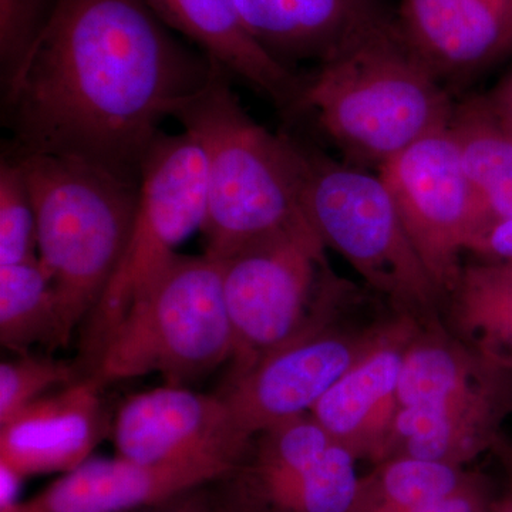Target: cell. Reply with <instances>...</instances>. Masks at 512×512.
<instances>
[{
  "label": "cell",
  "mask_w": 512,
  "mask_h": 512,
  "mask_svg": "<svg viewBox=\"0 0 512 512\" xmlns=\"http://www.w3.org/2000/svg\"><path fill=\"white\" fill-rule=\"evenodd\" d=\"M56 0H0V79H12L45 29Z\"/></svg>",
  "instance_id": "obj_26"
},
{
  "label": "cell",
  "mask_w": 512,
  "mask_h": 512,
  "mask_svg": "<svg viewBox=\"0 0 512 512\" xmlns=\"http://www.w3.org/2000/svg\"><path fill=\"white\" fill-rule=\"evenodd\" d=\"M225 70L177 114L207 156L205 254L221 261L302 217L305 146L256 123Z\"/></svg>",
  "instance_id": "obj_3"
},
{
  "label": "cell",
  "mask_w": 512,
  "mask_h": 512,
  "mask_svg": "<svg viewBox=\"0 0 512 512\" xmlns=\"http://www.w3.org/2000/svg\"><path fill=\"white\" fill-rule=\"evenodd\" d=\"M491 512H512V484L508 483L507 490L495 498Z\"/></svg>",
  "instance_id": "obj_32"
},
{
  "label": "cell",
  "mask_w": 512,
  "mask_h": 512,
  "mask_svg": "<svg viewBox=\"0 0 512 512\" xmlns=\"http://www.w3.org/2000/svg\"><path fill=\"white\" fill-rule=\"evenodd\" d=\"M448 130L476 201V234L471 247L488 228L512 218V136L483 97L454 107Z\"/></svg>",
  "instance_id": "obj_21"
},
{
  "label": "cell",
  "mask_w": 512,
  "mask_h": 512,
  "mask_svg": "<svg viewBox=\"0 0 512 512\" xmlns=\"http://www.w3.org/2000/svg\"><path fill=\"white\" fill-rule=\"evenodd\" d=\"M488 109L512 136V73L497 89L483 97Z\"/></svg>",
  "instance_id": "obj_30"
},
{
  "label": "cell",
  "mask_w": 512,
  "mask_h": 512,
  "mask_svg": "<svg viewBox=\"0 0 512 512\" xmlns=\"http://www.w3.org/2000/svg\"><path fill=\"white\" fill-rule=\"evenodd\" d=\"M37 258L35 208L18 158L0 160V265Z\"/></svg>",
  "instance_id": "obj_24"
},
{
  "label": "cell",
  "mask_w": 512,
  "mask_h": 512,
  "mask_svg": "<svg viewBox=\"0 0 512 512\" xmlns=\"http://www.w3.org/2000/svg\"><path fill=\"white\" fill-rule=\"evenodd\" d=\"M220 70L181 43L146 0H56L2 86L6 151L74 158L141 181L163 121Z\"/></svg>",
  "instance_id": "obj_1"
},
{
  "label": "cell",
  "mask_w": 512,
  "mask_h": 512,
  "mask_svg": "<svg viewBox=\"0 0 512 512\" xmlns=\"http://www.w3.org/2000/svg\"><path fill=\"white\" fill-rule=\"evenodd\" d=\"M8 154L18 158L28 181L37 259L55 289L67 346L119 268L136 220L141 181L74 158Z\"/></svg>",
  "instance_id": "obj_4"
},
{
  "label": "cell",
  "mask_w": 512,
  "mask_h": 512,
  "mask_svg": "<svg viewBox=\"0 0 512 512\" xmlns=\"http://www.w3.org/2000/svg\"><path fill=\"white\" fill-rule=\"evenodd\" d=\"M117 456L140 464L220 460L237 467L249 446L224 399L165 384L128 397L111 423Z\"/></svg>",
  "instance_id": "obj_13"
},
{
  "label": "cell",
  "mask_w": 512,
  "mask_h": 512,
  "mask_svg": "<svg viewBox=\"0 0 512 512\" xmlns=\"http://www.w3.org/2000/svg\"><path fill=\"white\" fill-rule=\"evenodd\" d=\"M441 320L477 355L512 370V265H463L457 284L444 299Z\"/></svg>",
  "instance_id": "obj_20"
},
{
  "label": "cell",
  "mask_w": 512,
  "mask_h": 512,
  "mask_svg": "<svg viewBox=\"0 0 512 512\" xmlns=\"http://www.w3.org/2000/svg\"><path fill=\"white\" fill-rule=\"evenodd\" d=\"M356 463L305 413L256 434L215 491L227 512H348Z\"/></svg>",
  "instance_id": "obj_11"
},
{
  "label": "cell",
  "mask_w": 512,
  "mask_h": 512,
  "mask_svg": "<svg viewBox=\"0 0 512 512\" xmlns=\"http://www.w3.org/2000/svg\"><path fill=\"white\" fill-rule=\"evenodd\" d=\"M173 32L187 37L231 79L248 84L291 117L305 76L276 62L256 45L239 18L235 0H146Z\"/></svg>",
  "instance_id": "obj_18"
},
{
  "label": "cell",
  "mask_w": 512,
  "mask_h": 512,
  "mask_svg": "<svg viewBox=\"0 0 512 512\" xmlns=\"http://www.w3.org/2000/svg\"><path fill=\"white\" fill-rule=\"evenodd\" d=\"M494 454H497L498 458L503 461L505 470L508 473V483L512 484V443L507 437L500 441L497 447H495Z\"/></svg>",
  "instance_id": "obj_31"
},
{
  "label": "cell",
  "mask_w": 512,
  "mask_h": 512,
  "mask_svg": "<svg viewBox=\"0 0 512 512\" xmlns=\"http://www.w3.org/2000/svg\"><path fill=\"white\" fill-rule=\"evenodd\" d=\"M454 107L402 33L379 20L305 76L292 117L315 120L350 163L380 168L448 127Z\"/></svg>",
  "instance_id": "obj_2"
},
{
  "label": "cell",
  "mask_w": 512,
  "mask_h": 512,
  "mask_svg": "<svg viewBox=\"0 0 512 512\" xmlns=\"http://www.w3.org/2000/svg\"><path fill=\"white\" fill-rule=\"evenodd\" d=\"M414 248L444 299L476 234L477 208L448 127L379 168Z\"/></svg>",
  "instance_id": "obj_12"
},
{
  "label": "cell",
  "mask_w": 512,
  "mask_h": 512,
  "mask_svg": "<svg viewBox=\"0 0 512 512\" xmlns=\"http://www.w3.org/2000/svg\"><path fill=\"white\" fill-rule=\"evenodd\" d=\"M497 497L490 478L481 471H474L463 487L447 497L400 512H491Z\"/></svg>",
  "instance_id": "obj_27"
},
{
  "label": "cell",
  "mask_w": 512,
  "mask_h": 512,
  "mask_svg": "<svg viewBox=\"0 0 512 512\" xmlns=\"http://www.w3.org/2000/svg\"><path fill=\"white\" fill-rule=\"evenodd\" d=\"M205 208L207 156L200 141L185 130L161 134L141 171L140 201L126 252L87 320V366L131 303L177 254L175 248L201 229Z\"/></svg>",
  "instance_id": "obj_10"
},
{
  "label": "cell",
  "mask_w": 512,
  "mask_h": 512,
  "mask_svg": "<svg viewBox=\"0 0 512 512\" xmlns=\"http://www.w3.org/2000/svg\"><path fill=\"white\" fill-rule=\"evenodd\" d=\"M0 342L18 355L64 346L55 289L37 258L0 265Z\"/></svg>",
  "instance_id": "obj_22"
},
{
  "label": "cell",
  "mask_w": 512,
  "mask_h": 512,
  "mask_svg": "<svg viewBox=\"0 0 512 512\" xmlns=\"http://www.w3.org/2000/svg\"><path fill=\"white\" fill-rule=\"evenodd\" d=\"M474 471L420 458H387L359 477L348 512H400L433 503L463 487Z\"/></svg>",
  "instance_id": "obj_23"
},
{
  "label": "cell",
  "mask_w": 512,
  "mask_h": 512,
  "mask_svg": "<svg viewBox=\"0 0 512 512\" xmlns=\"http://www.w3.org/2000/svg\"><path fill=\"white\" fill-rule=\"evenodd\" d=\"M400 313L356 285L281 348L262 357L220 394L242 440L311 413L340 377L363 359Z\"/></svg>",
  "instance_id": "obj_9"
},
{
  "label": "cell",
  "mask_w": 512,
  "mask_h": 512,
  "mask_svg": "<svg viewBox=\"0 0 512 512\" xmlns=\"http://www.w3.org/2000/svg\"><path fill=\"white\" fill-rule=\"evenodd\" d=\"M232 350L220 261L175 254L107 333L87 376L104 387L157 373L183 386L229 362Z\"/></svg>",
  "instance_id": "obj_6"
},
{
  "label": "cell",
  "mask_w": 512,
  "mask_h": 512,
  "mask_svg": "<svg viewBox=\"0 0 512 512\" xmlns=\"http://www.w3.org/2000/svg\"><path fill=\"white\" fill-rule=\"evenodd\" d=\"M510 416L512 370L477 355L443 320L421 325L404 353L399 412L382 461L412 457L467 467L494 453Z\"/></svg>",
  "instance_id": "obj_5"
},
{
  "label": "cell",
  "mask_w": 512,
  "mask_h": 512,
  "mask_svg": "<svg viewBox=\"0 0 512 512\" xmlns=\"http://www.w3.org/2000/svg\"><path fill=\"white\" fill-rule=\"evenodd\" d=\"M93 377L46 394L0 426V470L23 480L69 473L89 460L110 421Z\"/></svg>",
  "instance_id": "obj_16"
},
{
  "label": "cell",
  "mask_w": 512,
  "mask_h": 512,
  "mask_svg": "<svg viewBox=\"0 0 512 512\" xmlns=\"http://www.w3.org/2000/svg\"><path fill=\"white\" fill-rule=\"evenodd\" d=\"M235 466L220 460L140 464L123 457L89 458L26 501L0 512H121L164 503L224 480Z\"/></svg>",
  "instance_id": "obj_14"
},
{
  "label": "cell",
  "mask_w": 512,
  "mask_h": 512,
  "mask_svg": "<svg viewBox=\"0 0 512 512\" xmlns=\"http://www.w3.org/2000/svg\"><path fill=\"white\" fill-rule=\"evenodd\" d=\"M302 211L326 248L394 312L420 325L441 320L443 296L379 174L306 147Z\"/></svg>",
  "instance_id": "obj_7"
},
{
  "label": "cell",
  "mask_w": 512,
  "mask_h": 512,
  "mask_svg": "<svg viewBox=\"0 0 512 512\" xmlns=\"http://www.w3.org/2000/svg\"><path fill=\"white\" fill-rule=\"evenodd\" d=\"M420 323L399 315L379 343L323 394L311 414L356 461L377 464L399 412L404 353Z\"/></svg>",
  "instance_id": "obj_15"
},
{
  "label": "cell",
  "mask_w": 512,
  "mask_h": 512,
  "mask_svg": "<svg viewBox=\"0 0 512 512\" xmlns=\"http://www.w3.org/2000/svg\"><path fill=\"white\" fill-rule=\"evenodd\" d=\"M400 33L439 79L473 72L512 50V0H404Z\"/></svg>",
  "instance_id": "obj_17"
},
{
  "label": "cell",
  "mask_w": 512,
  "mask_h": 512,
  "mask_svg": "<svg viewBox=\"0 0 512 512\" xmlns=\"http://www.w3.org/2000/svg\"><path fill=\"white\" fill-rule=\"evenodd\" d=\"M235 5L256 45L288 69L293 62H325L380 20L370 0H235Z\"/></svg>",
  "instance_id": "obj_19"
},
{
  "label": "cell",
  "mask_w": 512,
  "mask_h": 512,
  "mask_svg": "<svg viewBox=\"0 0 512 512\" xmlns=\"http://www.w3.org/2000/svg\"><path fill=\"white\" fill-rule=\"evenodd\" d=\"M80 379L77 366L66 360L30 353L0 365V426L22 412L30 403L49 394L53 387L67 386Z\"/></svg>",
  "instance_id": "obj_25"
},
{
  "label": "cell",
  "mask_w": 512,
  "mask_h": 512,
  "mask_svg": "<svg viewBox=\"0 0 512 512\" xmlns=\"http://www.w3.org/2000/svg\"><path fill=\"white\" fill-rule=\"evenodd\" d=\"M214 485V484H212ZM121 512H227L218 497L215 488L211 485L207 487L195 488L164 501V503L148 505V507L136 508Z\"/></svg>",
  "instance_id": "obj_28"
},
{
  "label": "cell",
  "mask_w": 512,
  "mask_h": 512,
  "mask_svg": "<svg viewBox=\"0 0 512 512\" xmlns=\"http://www.w3.org/2000/svg\"><path fill=\"white\" fill-rule=\"evenodd\" d=\"M305 214L221 259L234 350L228 382L281 348L352 288Z\"/></svg>",
  "instance_id": "obj_8"
},
{
  "label": "cell",
  "mask_w": 512,
  "mask_h": 512,
  "mask_svg": "<svg viewBox=\"0 0 512 512\" xmlns=\"http://www.w3.org/2000/svg\"><path fill=\"white\" fill-rule=\"evenodd\" d=\"M468 252L477 255L480 261L512 265V218L488 228L474 241Z\"/></svg>",
  "instance_id": "obj_29"
}]
</instances>
